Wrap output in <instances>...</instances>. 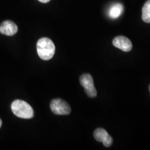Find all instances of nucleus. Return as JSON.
Returning <instances> with one entry per match:
<instances>
[{"label":"nucleus","mask_w":150,"mask_h":150,"mask_svg":"<svg viewBox=\"0 0 150 150\" xmlns=\"http://www.w3.org/2000/svg\"><path fill=\"white\" fill-rule=\"evenodd\" d=\"M36 48L39 57L44 61H48L52 59L56 50L54 42L48 38H40L38 41Z\"/></svg>","instance_id":"nucleus-1"},{"label":"nucleus","mask_w":150,"mask_h":150,"mask_svg":"<svg viewBox=\"0 0 150 150\" xmlns=\"http://www.w3.org/2000/svg\"><path fill=\"white\" fill-rule=\"evenodd\" d=\"M11 110L15 115L23 119H31L34 116L32 107L28 103L20 99H17L12 103Z\"/></svg>","instance_id":"nucleus-2"},{"label":"nucleus","mask_w":150,"mask_h":150,"mask_svg":"<svg viewBox=\"0 0 150 150\" xmlns=\"http://www.w3.org/2000/svg\"><path fill=\"white\" fill-rule=\"evenodd\" d=\"M52 111L56 115H68L71 112L70 105L61 99H54L50 103Z\"/></svg>","instance_id":"nucleus-3"},{"label":"nucleus","mask_w":150,"mask_h":150,"mask_svg":"<svg viewBox=\"0 0 150 150\" xmlns=\"http://www.w3.org/2000/svg\"><path fill=\"white\" fill-rule=\"evenodd\" d=\"M80 82L88 96L92 98L97 96V91L94 86L93 79L91 74H84L81 75L80 77Z\"/></svg>","instance_id":"nucleus-4"},{"label":"nucleus","mask_w":150,"mask_h":150,"mask_svg":"<svg viewBox=\"0 0 150 150\" xmlns=\"http://www.w3.org/2000/svg\"><path fill=\"white\" fill-rule=\"evenodd\" d=\"M94 138L98 142H102L105 147H109L112 144V138L105 129L99 128L94 132Z\"/></svg>","instance_id":"nucleus-5"},{"label":"nucleus","mask_w":150,"mask_h":150,"mask_svg":"<svg viewBox=\"0 0 150 150\" xmlns=\"http://www.w3.org/2000/svg\"><path fill=\"white\" fill-rule=\"evenodd\" d=\"M113 45L124 52H130L132 50V43L131 40L125 36H117L112 40Z\"/></svg>","instance_id":"nucleus-6"},{"label":"nucleus","mask_w":150,"mask_h":150,"mask_svg":"<svg viewBox=\"0 0 150 150\" xmlns=\"http://www.w3.org/2000/svg\"><path fill=\"white\" fill-rule=\"evenodd\" d=\"M18 28L14 22L10 20L3 22L0 25V33L4 35L12 36L18 32Z\"/></svg>","instance_id":"nucleus-7"},{"label":"nucleus","mask_w":150,"mask_h":150,"mask_svg":"<svg viewBox=\"0 0 150 150\" xmlns=\"http://www.w3.org/2000/svg\"><path fill=\"white\" fill-rule=\"evenodd\" d=\"M123 12V6L120 3L112 4L108 10V16L112 19H117Z\"/></svg>","instance_id":"nucleus-8"},{"label":"nucleus","mask_w":150,"mask_h":150,"mask_svg":"<svg viewBox=\"0 0 150 150\" xmlns=\"http://www.w3.org/2000/svg\"><path fill=\"white\" fill-rule=\"evenodd\" d=\"M142 19L146 23H150V0H148L142 7Z\"/></svg>","instance_id":"nucleus-9"},{"label":"nucleus","mask_w":150,"mask_h":150,"mask_svg":"<svg viewBox=\"0 0 150 150\" xmlns=\"http://www.w3.org/2000/svg\"><path fill=\"white\" fill-rule=\"evenodd\" d=\"M39 1H40L41 3H47L50 0H38Z\"/></svg>","instance_id":"nucleus-10"},{"label":"nucleus","mask_w":150,"mask_h":150,"mask_svg":"<svg viewBox=\"0 0 150 150\" xmlns=\"http://www.w3.org/2000/svg\"><path fill=\"white\" fill-rule=\"evenodd\" d=\"M1 125H2V121H1V120L0 119V128H1Z\"/></svg>","instance_id":"nucleus-11"},{"label":"nucleus","mask_w":150,"mask_h":150,"mask_svg":"<svg viewBox=\"0 0 150 150\" xmlns=\"http://www.w3.org/2000/svg\"><path fill=\"white\" fill-rule=\"evenodd\" d=\"M149 91H150V86H149Z\"/></svg>","instance_id":"nucleus-12"}]
</instances>
